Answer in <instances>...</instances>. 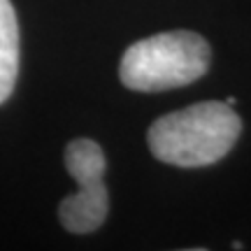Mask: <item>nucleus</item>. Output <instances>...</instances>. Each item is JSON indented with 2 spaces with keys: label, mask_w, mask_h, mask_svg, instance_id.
I'll use <instances>...</instances> for the list:
<instances>
[{
  "label": "nucleus",
  "mask_w": 251,
  "mask_h": 251,
  "mask_svg": "<svg viewBox=\"0 0 251 251\" xmlns=\"http://www.w3.org/2000/svg\"><path fill=\"white\" fill-rule=\"evenodd\" d=\"M242 133L228 102H198L156 119L147 133L153 158L177 168H202L221 161Z\"/></svg>",
  "instance_id": "nucleus-1"
},
{
  "label": "nucleus",
  "mask_w": 251,
  "mask_h": 251,
  "mask_svg": "<svg viewBox=\"0 0 251 251\" xmlns=\"http://www.w3.org/2000/svg\"><path fill=\"white\" fill-rule=\"evenodd\" d=\"M209 63L212 49L205 37L191 30H172L128 47L119 63V77L126 89L156 93L193 84L209 70Z\"/></svg>",
  "instance_id": "nucleus-2"
},
{
  "label": "nucleus",
  "mask_w": 251,
  "mask_h": 251,
  "mask_svg": "<svg viewBox=\"0 0 251 251\" xmlns=\"http://www.w3.org/2000/svg\"><path fill=\"white\" fill-rule=\"evenodd\" d=\"M77 193L61 200L58 219L68 233L86 235L105 224L109 212V193L102 179L77 181Z\"/></svg>",
  "instance_id": "nucleus-3"
},
{
  "label": "nucleus",
  "mask_w": 251,
  "mask_h": 251,
  "mask_svg": "<svg viewBox=\"0 0 251 251\" xmlns=\"http://www.w3.org/2000/svg\"><path fill=\"white\" fill-rule=\"evenodd\" d=\"M19 21L9 0H0V105L7 102L19 75Z\"/></svg>",
  "instance_id": "nucleus-4"
}]
</instances>
